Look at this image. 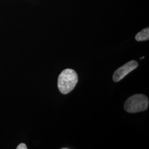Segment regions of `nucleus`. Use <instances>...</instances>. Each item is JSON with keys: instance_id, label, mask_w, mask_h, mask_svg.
<instances>
[{"instance_id": "4", "label": "nucleus", "mask_w": 149, "mask_h": 149, "mask_svg": "<svg viewBox=\"0 0 149 149\" xmlns=\"http://www.w3.org/2000/svg\"><path fill=\"white\" fill-rule=\"evenodd\" d=\"M149 39V28H146L139 32L135 36V39L138 42L148 40Z\"/></svg>"}, {"instance_id": "3", "label": "nucleus", "mask_w": 149, "mask_h": 149, "mask_svg": "<svg viewBox=\"0 0 149 149\" xmlns=\"http://www.w3.org/2000/svg\"><path fill=\"white\" fill-rule=\"evenodd\" d=\"M138 62L135 60H132L124 64L114 72L113 76V80L116 82L120 81L128 74L138 68Z\"/></svg>"}, {"instance_id": "1", "label": "nucleus", "mask_w": 149, "mask_h": 149, "mask_svg": "<svg viewBox=\"0 0 149 149\" xmlns=\"http://www.w3.org/2000/svg\"><path fill=\"white\" fill-rule=\"evenodd\" d=\"M78 82V76L74 70H63L58 77V87L60 92L66 95L74 89Z\"/></svg>"}, {"instance_id": "2", "label": "nucleus", "mask_w": 149, "mask_h": 149, "mask_svg": "<svg viewBox=\"0 0 149 149\" xmlns=\"http://www.w3.org/2000/svg\"><path fill=\"white\" fill-rule=\"evenodd\" d=\"M148 106V98L143 94H136L127 100L124 103V109L128 113H135L147 110Z\"/></svg>"}, {"instance_id": "5", "label": "nucleus", "mask_w": 149, "mask_h": 149, "mask_svg": "<svg viewBox=\"0 0 149 149\" xmlns=\"http://www.w3.org/2000/svg\"><path fill=\"white\" fill-rule=\"evenodd\" d=\"M17 149H27V146L24 143H21L17 147Z\"/></svg>"}]
</instances>
